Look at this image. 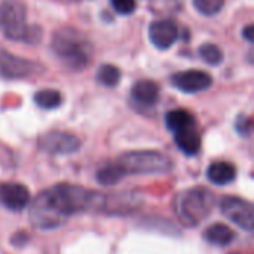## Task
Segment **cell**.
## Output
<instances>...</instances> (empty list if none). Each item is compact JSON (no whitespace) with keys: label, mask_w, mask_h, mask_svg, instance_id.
Masks as SVG:
<instances>
[{"label":"cell","mask_w":254,"mask_h":254,"mask_svg":"<svg viewBox=\"0 0 254 254\" xmlns=\"http://www.w3.org/2000/svg\"><path fill=\"white\" fill-rule=\"evenodd\" d=\"M48 201L58 216L67 220L70 216L88 211H103L106 195L77 185L60 183L45 190Z\"/></svg>","instance_id":"6da1fadb"},{"label":"cell","mask_w":254,"mask_h":254,"mask_svg":"<svg viewBox=\"0 0 254 254\" xmlns=\"http://www.w3.org/2000/svg\"><path fill=\"white\" fill-rule=\"evenodd\" d=\"M52 52L71 70H83L92 58L94 46L86 34L71 25L58 28L51 40Z\"/></svg>","instance_id":"7a4b0ae2"},{"label":"cell","mask_w":254,"mask_h":254,"mask_svg":"<svg viewBox=\"0 0 254 254\" xmlns=\"http://www.w3.org/2000/svg\"><path fill=\"white\" fill-rule=\"evenodd\" d=\"M214 202V195L205 188H190L177 193L173 208L183 226L195 228L210 216Z\"/></svg>","instance_id":"3957f363"},{"label":"cell","mask_w":254,"mask_h":254,"mask_svg":"<svg viewBox=\"0 0 254 254\" xmlns=\"http://www.w3.org/2000/svg\"><path fill=\"white\" fill-rule=\"evenodd\" d=\"M25 4L19 0H4L0 3V31L12 42L36 43L42 39L37 25L27 24Z\"/></svg>","instance_id":"277c9868"},{"label":"cell","mask_w":254,"mask_h":254,"mask_svg":"<svg viewBox=\"0 0 254 254\" xmlns=\"http://www.w3.org/2000/svg\"><path fill=\"white\" fill-rule=\"evenodd\" d=\"M125 176L128 174H165L173 170V161L156 150H134L116 159Z\"/></svg>","instance_id":"5b68a950"},{"label":"cell","mask_w":254,"mask_h":254,"mask_svg":"<svg viewBox=\"0 0 254 254\" xmlns=\"http://www.w3.org/2000/svg\"><path fill=\"white\" fill-rule=\"evenodd\" d=\"M45 71V65L0 49V74L6 79H28Z\"/></svg>","instance_id":"8992f818"},{"label":"cell","mask_w":254,"mask_h":254,"mask_svg":"<svg viewBox=\"0 0 254 254\" xmlns=\"http://www.w3.org/2000/svg\"><path fill=\"white\" fill-rule=\"evenodd\" d=\"M220 211L238 228L247 232L254 231V208L252 202L238 196H225L220 201Z\"/></svg>","instance_id":"52a82bcc"},{"label":"cell","mask_w":254,"mask_h":254,"mask_svg":"<svg viewBox=\"0 0 254 254\" xmlns=\"http://www.w3.org/2000/svg\"><path fill=\"white\" fill-rule=\"evenodd\" d=\"M28 217L31 225L40 231H51L60 228L65 220L58 216V213L52 208L51 202L46 198L45 190L40 192L31 202L28 210Z\"/></svg>","instance_id":"ba28073f"},{"label":"cell","mask_w":254,"mask_h":254,"mask_svg":"<svg viewBox=\"0 0 254 254\" xmlns=\"http://www.w3.org/2000/svg\"><path fill=\"white\" fill-rule=\"evenodd\" d=\"M80 146L79 137L65 131H49L39 138V149L49 155H71Z\"/></svg>","instance_id":"9c48e42d"},{"label":"cell","mask_w":254,"mask_h":254,"mask_svg":"<svg viewBox=\"0 0 254 254\" xmlns=\"http://www.w3.org/2000/svg\"><path fill=\"white\" fill-rule=\"evenodd\" d=\"M213 77L202 70H185L171 76V85L185 94H198L208 89Z\"/></svg>","instance_id":"30bf717a"},{"label":"cell","mask_w":254,"mask_h":254,"mask_svg":"<svg viewBox=\"0 0 254 254\" xmlns=\"http://www.w3.org/2000/svg\"><path fill=\"white\" fill-rule=\"evenodd\" d=\"M0 202L4 208L10 211H22L31 202L30 190L21 185L13 182H6L0 185Z\"/></svg>","instance_id":"8fae6325"},{"label":"cell","mask_w":254,"mask_h":254,"mask_svg":"<svg viewBox=\"0 0 254 254\" xmlns=\"http://www.w3.org/2000/svg\"><path fill=\"white\" fill-rule=\"evenodd\" d=\"M149 39L156 49L165 51L179 39V28L170 19L153 21L149 27Z\"/></svg>","instance_id":"7c38bea8"},{"label":"cell","mask_w":254,"mask_h":254,"mask_svg":"<svg viewBox=\"0 0 254 254\" xmlns=\"http://www.w3.org/2000/svg\"><path fill=\"white\" fill-rule=\"evenodd\" d=\"M174 141L177 147L188 156H195L201 150V135L195 125L174 131Z\"/></svg>","instance_id":"4fadbf2b"},{"label":"cell","mask_w":254,"mask_h":254,"mask_svg":"<svg viewBox=\"0 0 254 254\" xmlns=\"http://www.w3.org/2000/svg\"><path fill=\"white\" fill-rule=\"evenodd\" d=\"M132 100L144 107H153L159 101V88L153 80H138L131 88Z\"/></svg>","instance_id":"5bb4252c"},{"label":"cell","mask_w":254,"mask_h":254,"mask_svg":"<svg viewBox=\"0 0 254 254\" xmlns=\"http://www.w3.org/2000/svg\"><path fill=\"white\" fill-rule=\"evenodd\" d=\"M235 177H237V168L226 161L213 162L207 168V179L217 186L229 185L235 180Z\"/></svg>","instance_id":"9a60e30c"},{"label":"cell","mask_w":254,"mask_h":254,"mask_svg":"<svg viewBox=\"0 0 254 254\" xmlns=\"http://www.w3.org/2000/svg\"><path fill=\"white\" fill-rule=\"evenodd\" d=\"M202 237L208 244L226 247L235 240V232L223 223H214L204 231Z\"/></svg>","instance_id":"2e32d148"},{"label":"cell","mask_w":254,"mask_h":254,"mask_svg":"<svg viewBox=\"0 0 254 254\" xmlns=\"http://www.w3.org/2000/svg\"><path fill=\"white\" fill-rule=\"evenodd\" d=\"M165 125L170 131L174 132V131H179L182 128L195 125V118L188 110L177 109V110H171L165 115Z\"/></svg>","instance_id":"e0dca14e"},{"label":"cell","mask_w":254,"mask_h":254,"mask_svg":"<svg viewBox=\"0 0 254 254\" xmlns=\"http://www.w3.org/2000/svg\"><path fill=\"white\" fill-rule=\"evenodd\" d=\"M125 177L124 171L121 170V167L116 164V162H112V164H107L104 167H101L97 174H95V180L103 185V186H112V185H116L119 183L122 179Z\"/></svg>","instance_id":"ac0fdd59"},{"label":"cell","mask_w":254,"mask_h":254,"mask_svg":"<svg viewBox=\"0 0 254 254\" xmlns=\"http://www.w3.org/2000/svg\"><path fill=\"white\" fill-rule=\"evenodd\" d=\"M34 103L46 110H52L61 106L63 103V95L57 89H40L34 94Z\"/></svg>","instance_id":"d6986e66"},{"label":"cell","mask_w":254,"mask_h":254,"mask_svg":"<svg viewBox=\"0 0 254 254\" xmlns=\"http://www.w3.org/2000/svg\"><path fill=\"white\" fill-rule=\"evenodd\" d=\"M121 77H122L121 70L113 64H103L97 71V80L109 88L116 86L121 82Z\"/></svg>","instance_id":"ffe728a7"},{"label":"cell","mask_w":254,"mask_h":254,"mask_svg":"<svg viewBox=\"0 0 254 254\" xmlns=\"http://www.w3.org/2000/svg\"><path fill=\"white\" fill-rule=\"evenodd\" d=\"M199 57L210 65H220L223 63V51L214 43H204L199 48Z\"/></svg>","instance_id":"44dd1931"},{"label":"cell","mask_w":254,"mask_h":254,"mask_svg":"<svg viewBox=\"0 0 254 254\" xmlns=\"http://www.w3.org/2000/svg\"><path fill=\"white\" fill-rule=\"evenodd\" d=\"M192 3L193 7L205 16L217 15L225 6V0H192Z\"/></svg>","instance_id":"7402d4cb"},{"label":"cell","mask_w":254,"mask_h":254,"mask_svg":"<svg viewBox=\"0 0 254 254\" xmlns=\"http://www.w3.org/2000/svg\"><path fill=\"white\" fill-rule=\"evenodd\" d=\"M110 4L119 15H131L137 7L135 0H110Z\"/></svg>","instance_id":"603a6c76"},{"label":"cell","mask_w":254,"mask_h":254,"mask_svg":"<svg viewBox=\"0 0 254 254\" xmlns=\"http://www.w3.org/2000/svg\"><path fill=\"white\" fill-rule=\"evenodd\" d=\"M235 128L240 135L247 137L252 132V119L249 116H240L235 122Z\"/></svg>","instance_id":"cb8c5ba5"},{"label":"cell","mask_w":254,"mask_h":254,"mask_svg":"<svg viewBox=\"0 0 254 254\" xmlns=\"http://www.w3.org/2000/svg\"><path fill=\"white\" fill-rule=\"evenodd\" d=\"M243 36L246 40H249L250 43L254 40V25L253 24H249L247 27L243 28Z\"/></svg>","instance_id":"d4e9b609"}]
</instances>
